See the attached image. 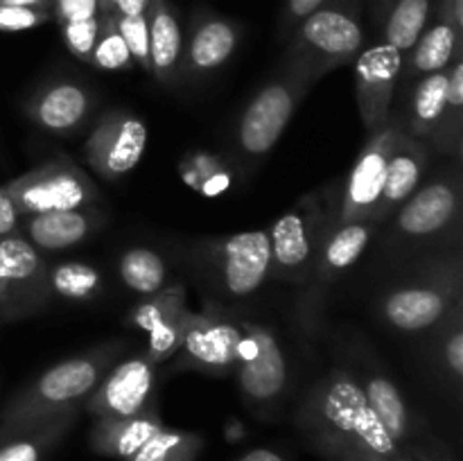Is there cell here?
<instances>
[{
  "instance_id": "1",
  "label": "cell",
  "mask_w": 463,
  "mask_h": 461,
  "mask_svg": "<svg viewBox=\"0 0 463 461\" xmlns=\"http://www.w3.org/2000/svg\"><path fill=\"white\" fill-rule=\"evenodd\" d=\"M297 425L333 461H396L402 456V447L373 414L346 366H333L307 389L297 409Z\"/></svg>"
},
{
  "instance_id": "2",
  "label": "cell",
  "mask_w": 463,
  "mask_h": 461,
  "mask_svg": "<svg viewBox=\"0 0 463 461\" xmlns=\"http://www.w3.org/2000/svg\"><path fill=\"white\" fill-rule=\"evenodd\" d=\"M120 342H109L45 369L7 402L0 434L16 437L77 414L104 373L120 360Z\"/></svg>"
},
{
  "instance_id": "3",
  "label": "cell",
  "mask_w": 463,
  "mask_h": 461,
  "mask_svg": "<svg viewBox=\"0 0 463 461\" xmlns=\"http://www.w3.org/2000/svg\"><path fill=\"white\" fill-rule=\"evenodd\" d=\"M364 0H326L285 39L280 71L321 81L355 61L364 45Z\"/></svg>"
},
{
  "instance_id": "4",
  "label": "cell",
  "mask_w": 463,
  "mask_h": 461,
  "mask_svg": "<svg viewBox=\"0 0 463 461\" xmlns=\"http://www.w3.org/2000/svg\"><path fill=\"white\" fill-rule=\"evenodd\" d=\"M342 181L303 194L267 229L271 247L269 278L307 285L326 235L339 221Z\"/></svg>"
},
{
  "instance_id": "5",
  "label": "cell",
  "mask_w": 463,
  "mask_h": 461,
  "mask_svg": "<svg viewBox=\"0 0 463 461\" xmlns=\"http://www.w3.org/2000/svg\"><path fill=\"white\" fill-rule=\"evenodd\" d=\"M206 287L226 298H247L269 280L271 247L267 229L199 240L190 249Z\"/></svg>"
},
{
  "instance_id": "6",
  "label": "cell",
  "mask_w": 463,
  "mask_h": 461,
  "mask_svg": "<svg viewBox=\"0 0 463 461\" xmlns=\"http://www.w3.org/2000/svg\"><path fill=\"white\" fill-rule=\"evenodd\" d=\"M461 260L441 258L420 267L414 276L387 289L380 298V315L401 333H423L437 328L443 316L461 301Z\"/></svg>"
},
{
  "instance_id": "7",
  "label": "cell",
  "mask_w": 463,
  "mask_h": 461,
  "mask_svg": "<svg viewBox=\"0 0 463 461\" xmlns=\"http://www.w3.org/2000/svg\"><path fill=\"white\" fill-rule=\"evenodd\" d=\"M461 170L457 163L423 181L392 217L402 244H432L461 229Z\"/></svg>"
},
{
  "instance_id": "8",
  "label": "cell",
  "mask_w": 463,
  "mask_h": 461,
  "mask_svg": "<svg viewBox=\"0 0 463 461\" xmlns=\"http://www.w3.org/2000/svg\"><path fill=\"white\" fill-rule=\"evenodd\" d=\"M312 86L315 81L279 68L274 80L249 99L235 127V138L244 158H262L276 147Z\"/></svg>"
},
{
  "instance_id": "9",
  "label": "cell",
  "mask_w": 463,
  "mask_h": 461,
  "mask_svg": "<svg viewBox=\"0 0 463 461\" xmlns=\"http://www.w3.org/2000/svg\"><path fill=\"white\" fill-rule=\"evenodd\" d=\"M5 188L21 217L98 206L102 199L95 181L71 156H57L41 163L34 170L5 183Z\"/></svg>"
},
{
  "instance_id": "10",
  "label": "cell",
  "mask_w": 463,
  "mask_h": 461,
  "mask_svg": "<svg viewBox=\"0 0 463 461\" xmlns=\"http://www.w3.org/2000/svg\"><path fill=\"white\" fill-rule=\"evenodd\" d=\"M48 262L21 233L0 242V321L27 319L52 301Z\"/></svg>"
},
{
  "instance_id": "11",
  "label": "cell",
  "mask_w": 463,
  "mask_h": 461,
  "mask_svg": "<svg viewBox=\"0 0 463 461\" xmlns=\"http://www.w3.org/2000/svg\"><path fill=\"white\" fill-rule=\"evenodd\" d=\"M402 129L396 118L389 120L384 129L369 136L364 149L357 154L355 163L348 170L346 179L342 181V193H339V221H373L378 211L380 197L387 179L389 161L401 143Z\"/></svg>"
},
{
  "instance_id": "12",
  "label": "cell",
  "mask_w": 463,
  "mask_h": 461,
  "mask_svg": "<svg viewBox=\"0 0 463 461\" xmlns=\"http://www.w3.org/2000/svg\"><path fill=\"white\" fill-rule=\"evenodd\" d=\"M244 324L247 321L235 319L215 303H206L199 312L190 310L184 343L175 355L179 357L181 369H193L217 378L233 375Z\"/></svg>"
},
{
  "instance_id": "13",
  "label": "cell",
  "mask_w": 463,
  "mask_h": 461,
  "mask_svg": "<svg viewBox=\"0 0 463 461\" xmlns=\"http://www.w3.org/2000/svg\"><path fill=\"white\" fill-rule=\"evenodd\" d=\"M147 127L125 108H111L93 125L84 143V161L104 181H118L143 161Z\"/></svg>"
},
{
  "instance_id": "14",
  "label": "cell",
  "mask_w": 463,
  "mask_h": 461,
  "mask_svg": "<svg viewBox=\"0 0 463 461\" xmlns=\"http://www.w3.org/2000/svg\"><path fill=\"white\" fill-rule=\"evenodd\" d=\"M233 375L253 405H271L283 396L289 380L288 357L274 330L247 321L238 346Z\"/></svg>"
},
{
  "instance_id": "15",
  "label": "cell",
  "mask_w": 463,
  "mask_h": 461,
  "mask_svg": "<svg viewBox=\"0 0 463 461\" xmlns=\"http://www.w3.org/2000/svg\"><path fill=\"white\" fill-rule=\"evenodd\" d=\"M188 289L184 283L165 285L161 292L145 296L131 307L125 324L147 333V348L143 355L152 364H161L175 357L184 343L188 328Z\"/></svg>"
},
{
  "instance_id": "16",
  "label": "cell",
  "mask_w": 463,
  "mask_h": 461,
  "mask_svg": "<svg viewBox=\"0 0 463 461\" xmlns=\"http://www.w3.org/2000/svg\"><path fill=\"white\" fill-rule=\"evenodd\" d=\"M402 54L393 45H369L355 57V99L366 136L378 134L392 120Z\"/></svg>"
},
{
  "instance_id": "17",
  "label": "cell",
  "mask_w": 463,
  "mask_h": 461,
  "mask_svg": "<svg viewBox=\"0 0 463 461\" xmlns=\"http://www.w3.org/2000/svg\"><path fill=\"white\" fill-rule=\"evenodd\" d=\"M156 387V364L140 355L118 360L84 402L95 419H127L147 409Z\"/></svg>"
},
{
  "instance_id": "18",
  "label": "cell",
  "mask_w": 463,
  "mask_h": 461,
  "mask_svg": "<svg viewBox=\"0 0 463 461\" xmlns=\"http://www.w3.org/2000/svg\"><path fill=\"white\" fill-rule=\"evenodd\" d=\"M95 108V95L89 84L75 80H54L41 86L25 102V116L32 125L54 136L80 131Z\"/></svg>"
},
{
  "instance_id": "19",
  "label": "cell",
  "mask_w": 463,
  "mask_h": 461,
  "mask_svg": "<svg viewBox=\"0 0 463 461\" xmlns=\"http://www.w3.org/2000/svg\"><path fill=\"white\" fill-rule=\"evenodd\" d=\"M240 43V27L224 16L202 12L190 27L188 43L184 45L176 84L203 80L233 57Z\"/></svg>"
},
{
  "instance_id": "20",
  "label": "cell",
  "mask_w": 463,
  "mask_h": 461,
  "mask_svg": "<svg viewBox=\"0 0 463 461\" xmlns=\"http://www.w3.org/2000/svg\"><path fill=\"white\" fill-rule=\"evenodd\" d=\"M102 224L104 212L98 206H84L21 217L18 233L39 253H59L93 238Z\"/></svg>"
},
{
  "instance_id": "21",
  "label": "cell",
  "mask_w": 463,
  "mask_h": 461,
  "mask_svg": "<svg viewBox=\"0 0 463 461\" xmlns=\"http://www.w3.org/2000/svg\"><path fill=\"white\" fill-rule=\"evenodd\" d=\"M463 52V30L450 23L448 18L432 14L423 34L416 39V43L402 54L401 77H398V89L407 95V90L430 72L443 71L450 66L452 59Z\"/></svg>"
},
{
  "instance_id": "22",
  "label": "cell",
  "mask_w": 463,
  "mask_h": 461,
  "mask_svg": "<svg viewBox=\"0 0 463 461\" xmlns=\"http://www.w3.org/2000/svg\"><path fill=\"white\" fill-rule=\"evenodd\" d=\"M378 226L380 224H373V221H346V224L337 221L333 230L326 235L315 267H312L310 280H307L312 292L319 294L339 276L346 274L373 242Z\"/></svg>"
},
{
  "instance_id": "23",
  "label": "cell",
  "mask_w": 463,
  "mask_h": 461,
  "mask_svg": "<svg viewBox=\"0 0 463 461\" xmlns=\"http://www.w3.org/2000/svg\"><path fill=\"white\" fill-rule=\"evenodd\" d=\"M346 369L357 380L366 402L380 419V423L387 428L393 441L402 446L414 432V420H411L410 405L405 402L396 382L369 357H360L355 366H346Z\"/></svg>"
},
{
  "instance_id": "24",
  "label": "cell",
  "mask_w": 463,
  "mask_h": 461,
  "mask_svg": "<svg viewBox=\"0 0 463 461\" xmlns=\"http://www.w3.org/2000/svg\"><path fill=\"white\" fill-rule=\"evenodd\" d=\"M430 167V147L423 140L402 134L392 161H389L387 179H384L383 197L375 211V224H387L398 208L416 193L425 181V172Z\"/></svg>"
},
{
  "instance_id": "25",
  "label": "cell",
  "mask_w": 463,
  "mask_h": 461,
  "mask_svg": "<svg viewBox=\"0 0 463 461\" xmlns=\"http://www.w3.org/2000/svg\"><path fill=\"white\" fill-rule=\"evenodd\" d=\"M149 30V63L152 72L163 86H175L179 77L181 54H184V32L179 16L167 0H152L145 12Z\"/></svg>"
},
{
  "instance_id": "26",
  "label": "cell",
  "mask_w": 463,
  "mask_h": 461,
  "mask_svg": "<svg viewBox=\"0 0 463 461\" xmlns=\"http://www.w3.org/2000/svg\"><path fill=\"white\" fill-rule=\"evenodd\" d=\"M161 428L156 402H152L147 409L127 419H98L93 428V446L104 455L131 459Z\"/></svg>"
},
{
  "instance_id": "27",
  "label": "cell",
  "mask_w": 463,
  "mask_h": 461,
  "mask_svg": "<svg viewBox=\"0 0 463 461\" xmlns=\"http://www.w3.org/2000/svg\"><path fill=\"white\" fill-rule=\"evenodd\" d=\"M410 104H407L405 120H398L407 136L428 143L430 134L441 118L443 104L448 98V68L420 77L410 90Z\"/></svg>"
},
{
  "instance_id": "28",
  "label": "cell",
  "mask_w": 463,
  "mask_h": 461,
  "mask_svg": "<svg viewBox=\"0 0 463 461\" xmlns=\"http://www.w3.org/2000/svg\"><path fill=\"white\" fill-rule=\"evenodd\" d=\"M430 149L450 156L455 161L461 158L463 145V52L457 54L448 66V98L443 104L441 118L428 138Z\"/></svg>"
},
{
  "instance_id": "29",
  "label": "cell",
  "mask_w": 463,
  "mask_h": 461,
  "mask_svg": "<svg viewBox=\"0 0 463 461\" xmlns=\"http://www.w3.org/2000/svg\"><path fill=\"white\" fill-rule=\"evenodd\" d=\"M48 285L52 298L84 303L95 301L107 287L104 274L95 265L84 260L57 262L48 269Z\"/></svg>"
},
{
  "instance_id": "30",
  "label": "cell",
  "mask_w": 463,
  "mask_h": 461,
  "mask_svg": "<svg viewBox=\"0 0 463 461\" xmlns=\"http://www.w3.org/2000/svg\"><path fill=\"white\" fill-rule=\"evenodd\" d=\"M118 274L129 292L138 294L140 298L152 296L161 292L167 285V265L149 247H131L118 258Z\"/></svg>"
},
{
  "instance_id": "31",
  "label": "cell",
  "mask_w": 463,
  "mask_h": 461,
  "mask_svg": "<svg viewBox=\"0 0 463 461\" xmlns=\"http://www.w3.org/2000/svg\"><path fill=\"white\" fill-rule=\"evenodd\" d=\"M437 0H396L384 18L383 41L405 54L428 27Z\"/></svg>"
},
{
  "instance_id": "32",
  "label": "cell",
  "mask_w": 463,
  "mask_h": 461,
  "mask_svg": "<svg viewBox=\"0 0 463 461\" xmlns=\"http://www.w3.org/2000/svg\"><path fill=\"white\" fill-rule=\"evenodd\" d=\"M432 330H437L434 357L439 369L455 387H459L463 378V298L452 306L441 324Z\"/></svg>"
},
{
  "instance_id": "33",
  "label": "cell",
  "mask_w": 463,
  "mask_h": 461,
  "mask_svg": "<svg viewBox=\"0 0 463 461\" xmlns=\"http://www.w3.org/2000/svg\"><path fill=\"white\" fill-rule=\"evenodd\" d=\"M72 419H75V414L52 420V423L32 429V432L16 434L14 441L0 446V461H41V455L66 432Z\"/></svg>"
},
{
  "instance_id": "34",
  "label": "cell",
  "mask_w": 463,
  "mask_h": 461,
  "mask_svg": "<svg viewBox=\"0 0 463 461\" xmlns=\"http://www.w3.org/2000/svg\"><path fill=\"white\" fill-rule=\"evenodd\" d=\"M89 63L98 71L107 72L129 71V68L136 66L129 50H127V43L122 41L120 32H118L113 14H99V34Z\"/></svg>"
},
{
  "instance_id": "35",
  "label": "cell",
  "mask_w": 463,
  "mask_h": 461,
  "mask_svg": "<svg viewBox=\"0 0 463 461\" xmlns=\"http://www.w3.org/2000/svg\"><path fill=\"white\" fill-rule=\"evenodd\" d=\"M199 446L202 441L194 434L161 428L131 456V461H193Z\"/></svg>"
},
{
  "instance_id": "36",
  "label": "cell",
  "mask_w": 463,
  "mask_h": 461,
  "mask_svg": "<svg viewBox=\"0 0 463 461\" xmlns=\"http://www.w3.org/2000/svg\"><path fill=\"white\" fill-rule=\"evenodd\" d=\"M116 25L136 66L152 72V63H149L147 16L145 14H138V16H116Z\"/></svg>"
},
{
  "instance_id": "37",
  "label": "cell",
  "mask_w": 463,
  "mask_h": 461,
  "mask_svg": "<svg viewBox=\"0 0 463 461\" xmlns=\"http://www.w3.org/2000/svg\"><path fill=\"white\" fill-rule=\"evenodd\" d=\"M99 34V16L84 18V21H71L61 23V39L66 43V48L71 50L72 57H77L80 61H90V54H93L95 41Z\"/></svg>"
},
{
  "instance_id": "38",
  "label": "cell",
  "mask_w": 463,
  "mask_h": 461,
  "mask_svg": "<svg viewBox=\"0 0 463 461\" xmlns=\"http://www.w3.org/2000/svg\"><path fill=\"white\" fill-rule=\"evenodd\" d=\"M52 7H14L0 5V32H25L52 21Z\"/></svg>"
},
{
  "instance_id": "39",
  "label": "cell",
  "mask_w": 463,
  "mask_h": 461,
  "mask_svg": "<svg viewBox=\"0 0 463 461\" xmlns=\"http://www.w3.org/2000/svg\"><path fill=\"white\" fill-rule=\"evenodd\" d=\"M324 3L326 0H285L279 16V30H276L279 32V39H288L294 32V27L301 21H306L310 14H315Z\"/></svg>"
},
{
  "instance_id": "40",
  "label": "cell",
  "mask_w": 463,
  "mask_h": 461,
  "mask_svg": "<svg viewBox=\"0 0 463 461\" xmlns=\"http://www.w3.org/2000/svg\"><path fill=\"white\" fill-rule=\"evenodd\" d=\"M52 14L59 25L71 21H84V18L99 16V0H54Z\"/></svg>"
},
{
  "instance_id": "41",
  "label": "cell",
  "mask_w": 463,
  "mask_h": 461,
  "mask_svg": "<svg viewBox=\"0 0 463 461\" xmlns=\"http://www.w3.org/2000/svg\"><path fill=\"white\" fill-rule=\"evenodd\" d=\"M18 226H21V212H18L14 199L9 197L7 188L0 185V242L16 235Z\"/></svg>"
},
{
  "instance_id": "42",
  "label": "cell",
  "mask_w": 463,
  "mask_h": 461,
  "mask_svg": "<svg viewBox=\"0 0 463 461\" xmlns=\"http://www.w3.org/2000/svg\"><path fill=\"white\" fill-rule=\"evenodd\" d=\"M152 0H99V14L113 16H138L147 12Z\"/></svg>"
},
{
  "instance_id": "43",
  "label": "cell",
  "mask_w": 463,
  "mask_h": 461,
  "mask_svg": "<svg viewBox=\"0 0 463 461\" xmlns=\"http://www.w3.org/2000/svg\"><path fill=\"white\" fill-rule=\"evenodd\" d=\"M240 461H285L279 452L274 450H267V447H258V450L247 452Z\"/></svg>"
},
{
  "instance_id": "44",
  "label": "cell",
  "mask_w": 463,
  "mask_h": 461,
  "mask_svg": "<svg viewBox=\"0 0 463 461\" xmlns=\"http://www.w3.org/2000/svg\"><path fill=\"white\" fill-rule=\"evenodd\" d=\"M393 3H396V0H373V5H371V7H373V23H375V25L383 27L384 18H387L389 9H392Z\"/></svg>"
},
{
  "instance_id": "45",
  "label": "cell",
  "mask_w": 463,
  "mask_h": 461,
  "mask_svg": "<svg viewBox=\"0 0 463 461\" xmlns=\"http://www.w3.org/2000/svg\"><path fill=\"white\" fill-rule=\"evenodd\" d=\"M0 5H14V7H52V0H0Z\"/></svg>"
},
{
  "instance_id": "46",
  "label": "cell",
  "mask_w": 463,
  "mask_h": 461,
  "mask_svg": "<svg viewBox=\"0 0 463 461\" xmlns=\"http://www.w3.org/2000/svg\"><path fill=\"white\" fill-rule=\"evenodd\" d=\"M396 461H410V459H407V456H405V455H402V456H401V459H396Z\"/></svg>"
},
{
  "instance_id": "47",
  "label": "cell",
  "mask_w": 463,
  "mask_h": 461,
  "mask_svg": "<svg viewBox=\"0 0 463 461\" xmlns=\"http://www.w3.org/2000/svg\"><path fill=\"white\" fill-rule=\"evenodd\" d=\"M52 3H54V0H52Z\"/></svg>"
}]
</instances>
